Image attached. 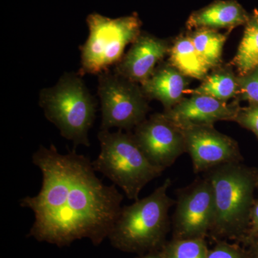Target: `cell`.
<instances>
[{"label": "cell", "instance_id": "16", "mask_svg": "<svg viewBox=\"0 0 258 258\" xmlns=\"http://www.w3.org/2000/svg\"><path fill=\"white\" fill-rule=\"evenodd\" d=\"M233 63L240 76H244L258 67V10H254L245 25L243 37L239 45Z\"/></svg>", "mask_w": 258, "mask_h": 258}, {"label": "cell", "instance_id": "15", "mask_svg": "<svg viewBox=\"0 0 258 258\" xmlns=\"http://www.w3.org/2000/svg\"><path fill=\"white\" fill-rule=\"evenodd\" d=\"M171 64L186 77L204 80L212 69L195 48L189 36H181L170 50Z\"/></svg>", "mask_w": 258, "mask_h": 258}, {"label": "cell", "instance_id": "7", "mask_svg": "<svg viewBox=\"0 0 258 258\" xmlns=\"http://www.w3.org/2000/svg\"><path fill=\"white\" fill-rule=\"evenodd\" d=\"M98 76L101 130L116 128L129 132L147 119L150 108L142 86L111 70Z\"/></svg>", "mask_w": 258, "mask_h": 258}, {"label": "cell", "instance_id": "13", "mask_svg": "<svg viewBox=\"0 0 258 258\" xmlns=\"http://www.w3.org/2000/svg\"><path fill=\"white\" fill-rule=\"evenodd\" d=\"M250 16L235 0H218L190 15L188 29H233L246 25Z\"/></svg>", "mask_w": 258, "mask_h": 258}, {"label": "cell", "instance_id": "26", "mask_svg": "<svg viewBox=\"0 0 258 258\" xmlns=\"http://www.w3.org/2000/svg\"><path fill=\"white\" fill-rule=\"evenodd\" d=\"M257 186H258V178H257Z\"/></svg>", "mask_w": 258, "mask_h": 258}, {"label": "cell", "instance_id": "2", "mask_svg": "<svg viewBox=\"0 0 258 258\" xmlns=\"http://www.w3.org/2000/svg\"><path fill=\"white\" fill-rule=\"evenodd\" d=\"M166 179L149 196L122 206L108 238L123 252H153L162 244L169 225V212L175 202L168 195Z\"/></svg>", "mask_w": 258, "mask_h": 258}, {"label": "cell", "instance_id": "22", "mask_svg": "<svg viewBox=\"0 0 258 258\" xmlns=\"http://www.w3.org/2000/svg\"><path fill=\"white\" fill-rule=\"evenodd\" d=\"M207 258H245L243 252L238 247L222 242L209 250Z\"/></svg>", "mask_w": 258, "mask_h": 258}, {"label": "cell", "instance_id": "18", "mask_svg": "<svg viewBox=\"0 0 258 258\" xmlns=\"http://www.w3.org/2000/svg\"><path fill=\"white\" fill-rule=\"evenodd\" d=\"M189 37L199 54L210 67L220 64L226 35L213 29L200 28L195 30Z\"/></svg>", "mask_w": 258, "mask_h": 258}, {"label": "cell", "instance_id": "6", "mask_svg": "<svg viewBox=\"0 0 258 258\" xmlns=\"http://www.w3.org/2000/svg\"><path fill=\"white\" fill-rule=\"evenodd\" d=\"M88 37L80 47L81 69L79 73L99 75L116 66L124 55L125 47L142 33V21L134 13L117 18L93 13L86 19Z\"/></svg>", "mask_w": 258, "mask_h": 258}, {"label": "cell", "instance_id": "5", "mask_svg": "<svg viewBox=\"0 0 258 258\" xmlns=\"http://www.w3.org/2000/svg\"><path fill=\"white\" fill-rule=\"evenodd\" d=\"M99 154L92 161L93 168L137 201L146 185L159 177L164 170L154 165L140 149L133 134L118 130H100Z\"/></svg>", "mask_w": 258, "mask_h": 258}, {"label": "cell", "instance_id": "21", "mask_svg": "<svg viewBox=\"0 0 258 258\" xmlns=\"http://www.w3.org/2000/svg\"><path fill=\"white\" fill-rule=\"evenodd\" d=\"M234 121L252 132L258 139L257 104H249L248 107L240 108Z\"/></svg>", "mask_w": 258, "mask_h": 258}, {"label": "cell", "instance_id": "10", "mask_svg": "<svg viewBox=\"0 0 258 258\" xmlns=\"http://www.w3.org/2000/svg\"><path fill=\"white\" fill-rule=\"evenodd\" d=\"M181 128L186 152L191 157L195 173L207 172L222 164L242 161L237 142L213 125H191Z\"/></svg>", "mask_w": 258, "mask_h": 258}, {"label": "cell", "instance_id": "9", "mask_svg": "<svg viewBox=\"0 0 258 258\" xmlns=\"http://www.w3.org/2000/svg\"><path fill=\"white\" fill-rule=\"evenodd\" d=\"M136 142L154 165L165 170L186 152L182 128L165 113H156L134 128Z\"/></svg>", "mask_w": 258, "mask_h": 258}, {"label": "cell", "instance_id": "17", "mask_svg": "<svg viewBox=\"0 0 258 258\" xmlns=\"http://www.w3.org/2000/svg\"><path fill=\"white\" fill-rule=\"evenodd\" d=\"M191 93L227 102L239 93L237 77L228 70L216 71L207 76L201 85L191 90Z\"/></svg>", "mask_w": 258, "mask_h": 258}, {"label": "cell", "instance_id": "19", "mask_svg": "<svg viewBox=\"0 0 258 258\" xmlns=\"http://www.w3.org/2000/svg\"><path fill=\"white\" fill-rule=\"evenodd\" d=\"M208 252L205 238H174L161 254L164 258H207Z\"/></svg>", "mask_w": 258, "mask_h": 258}, {"label": "cell", "instance_id": "24", "mask_svg": "<svg viewBox=\"0 0 258 258\" xmlns=\"http://www.w3.org/2000/svg\"><path fill=\"white\" fill-rule=\"evenodd\" d=\"M139 258H164L163 257L162 254L161 252H149V254H145V255L142 256V257Z\"/></svg>", "mask_w": 258, "mask_h": 258}, {"label": "cell", "instance_id": "8", "mask_svg": "<svg viewBox=\"0 0 258 258\" xmlns=\"http://www.w3.org/2000/svg\"><path fill=\"white\" fill-rule=\"evenodd\" d=\"M214 217L213 191L205 176L180 191L173 216L175 238H205Z\"/></svg>", "mask_w": 258, "mask_h": 258}, {"label": "cell", "instance_id": "4", "mask_svg": "<svg viewBox=\"0 0 258 258\" xmlns=\"http://www.w3.org/2000/svg\"><path fill=\"white\" fill-rule=\"evenodd\" d=\"M79 73H64L55 86L41 90L39 105L64 139L90 147L88 133L96 120L98 103Z\"/></svg>", "mask_w": 258, "mask_h": 258}, {"label": "cell", "instance_id": "11", "mask_svg": "<svg viewBox=\"0 0 258 258\" xmlns=\"http://www.w3.org/2000/svg\"><path fill=\"white\" fill-rule=\"evenodd\" d=\"M169 50L166 40L142 32L113 71L129 81L142 85L154 74L157 64Z\"/></svg>", "mask_w": 258, "mask_h": 258}, {"label": "cell", "instance_id": "1", "mask_svg": "<svg viewBox=\"0 0 258 258\" xmlns=\"http://www.w3.org/2000/svg\"><path fill=\"white\" fill-rule=\"evenodd\" d=\"M32 161L41 171V188L20 201L35 215L30 235L58 247L83 238L98 244L108 237L123 196L98 177L92 161L76 150L61 154L52 144L40 146Z\"/></svg>", "mask_w": 258, "mask_h": 258}, {"label": "cell", "instance_id": "25", "mask_svg": "<svg viewBox=\"0 0 258 258\" xmlns=\"http://www.w3.org/2000/svg\"><path fill=\"white\" fill-rule=\"evenodd\" d=\"M254 258H258V245L257 247V249L255 250V256H254Z\"/></svg>", "mask_w": 258, "mask_h": 258}, {"label": "cell", "instance_id": "12", "mask_svg": "<svg viewBox=\"0 0 258 258\" xmlns=\"http://www.w3.org/2000/svg\"><path fill=\"white\" fill-rule=\"evenodd\" d=\"M240 108L237 103H227L205 95L193 94L164 113L181 127L214 125L221 120H235Z\"/></svg>", "mask_w": 258, "mask_h": 258}, {"label": "cell", "instance_id": "3", "mask_svg": "<svg viewBox=\"0 0 258 258\" xmlns=\"http://www.w3.org/2000/svg\"><path fill=\"white\" fill-rule=\"evenodd\" d=\"M213 191L215 235L235 238L249 229L257 186L258 172L241 162H232L207 171Z\"/></svg>", "mask_w": 258, "mask_h": 258}, {"label": "cell", "instance_id": "20", "mask_svg": "<svg viewBox=\"0 0 258 258\" xmlns=\"http://www.w3.org/2000/svg\"><path fill=\"white\" fill-rule=\"evenodd\" d=\"M239 93L249 104L258 105V67L249 74L237 77Z\"/></svg>", "mask_w": 258, "mask_h": 258}, {"label": "cell", "instance_id": "23", "mask_svg": "<svg viewBox=\"0 0 258 258\" xmlns=\"http://www.w3.org/2000/svg\"><path fill=\"white\" fill-rule=\"evenodd\" d=\"M248 230L252 233H258V199L254 200L251 210Z\"/></svg>", "mask_w": 258, "mask_h": 258}, {"label": "cell", "instance_id": "14", "mask_svg": "<svg viewBox=\"0 0 258 258\" xmlns=\"http://www.w3.org/2000/svg\"><path fill=\"white\" fill-rule=\"evenodd\" d=\"M186 86V76L171 64L157 68L152 76L141 85L146 96L160 101L166 111L184 99L183 93Z\"/></svg>", "mask_w": 258, "mask_h": 258}]
</instances>
